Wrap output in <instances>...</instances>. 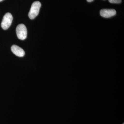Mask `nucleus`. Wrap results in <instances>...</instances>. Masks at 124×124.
Returning a JSON list of instances; mask_svg holds the SVG:
<instances>
[{"label": "nucleus", "instance_id": "obj_1", "mask_svg": "<svg viewBox=\"0 0 124 124\" xmlns=\"http://www.w3.org/2000/svg\"><path fill=\"white\" fill-rule=\"evenodd\" d=\"M41 7V4L39 1H36L33 2L28 13L29 18L33 19L37 17Z\"/></svg>", "mask_w": 124, "mask_h": 124}, {"label": "nucleus", "instance_id": "obj_2", "mask_svg": "<svg viewBox=\"0 0 124 124\" xmlns=\"http://www.w3.org/2000/svg\"><path fill=\"white\" fill-rule=\"evenodd\" d=\"M16 31L17 36L19 39L24 40L27 38V31L26 27L24 24L18 25L16 28Z\"/></svg>", "mask_w": 124, "mask_h": 124}, {"label": "nucleus", "instance_id": "obj_3", "mask_svg": "<svg viewBox=\"0 0 124 124\" xmlns=\"http://www.w3.org/2000/svg\"><path fill=\"white\" fill-rule=\"evenodd\" d=\"M13 17L12 15L9 13H7L5 14L3 17L1 26L4 30H7L9 28L12 23Z\"/></svg>", "mask_w": 124, "mask_h": 124}, {"label": "nucleus", "instance_id": "obj_4", "mask_svg": "<svg viewBox=\"0 0 124 124\" xmlns=\"http://www.w3.org/2000/svg\"><path fill=\"white\" fill-rule=\"evenodd\" d=\"M100 15L105 18H109L116 14V12L114 9H103L100 10Z\"/></svg>", "mask_w": 124, "mask_h": 124}, {"label": "nucleus", "instance_id": "obj_5", "mask_svg": "<svg viewBox=\"0 0 124 124\" xmlns=\"http://www.w3.org/2000/svg\"><path fill=\"white\" fill-rule=\"evenodd\" d=\"M11 50L16 56L22 57L25 55V52L23 49L16 45H13L11 47Z\"/></svg>", "mask_w": 124, "mask_h": 124}, {"label": "nucleus", "instance_id": "obj_6", "mask_svg": "<svg viewBox=\"0 0 124 124\" xmlns=\"http://www.w3.org/2000/svg\"><path fill=\"white\" fill-rule=\"evenodd\" d=\"M108 1L112 4H120L121 2V0H108Z\"/></svg>", "mask_w": 124, "mask_h": 124}, {"label": "nucleus", "instance_id": "obj_7", "mask_svg": "<svg viewBox=\"0 0 124 124\" xmlns=\"http://www.w3.org/2000/svg\"><path fill=\"white\" fill-rule=\"evenodd\" d=\"M94 0H86V1L88 2H91L92 1H93Z\"/></svg>", "mask_w": 124, "mask_h": 124}, {"label": "nucleus", "instance_id": "obj_8", "mask_svg": "<svg viewBox=\"0 0 124 124\" xmlns=\"http://www.w3.org/2000/svg\"><path fill=\"white\" fill-rule=\"evenodd\" d=\"M3 0H0V2H1V1H2Z\"/></svg>", "mask_w": 124, "mask_h": 124}, {"label": "nucleus", "instance_id": "obj_9", "mask_svg": "<svg viewBox=\"0 0 124 124\" xmlns=\"http://www.w3.org/2000/svg\"><path fill=\"white\" fill-rule=\"evenodd\" d=\"M124 124V123H123V124Z\"/></svg>", "mask_w": 124, "mask_h": 124}, {"label": "nucleus", "instance_id": "obj_10", "mask_svg": "<svg viewBox=\"0 0 124 124\" xmlns=\"http://www.w3.org/2000/svg\"></svg>", "mask_w": 124, "mask_h": 124}]
</instances>
